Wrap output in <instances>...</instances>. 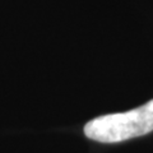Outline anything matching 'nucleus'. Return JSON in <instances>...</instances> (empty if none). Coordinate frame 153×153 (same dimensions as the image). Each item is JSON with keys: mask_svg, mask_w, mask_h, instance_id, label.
<instances>
[{"mask_svg": "<svg viewBox=\"0 0 153 153\" xmlns=\"http://www.w3.org/2000/svg\"><path fill=\"white\" fill-rule=\"evenodd\" d=\"M153 130V100L126 112L96 117L84 126L89 139L101 143L124 142L142 137Z\"/></svg>", "mask_w": 153, "mask_h": 153, "instance_id": "nucleus-1", "label": "nucleus"}]
</instances>
